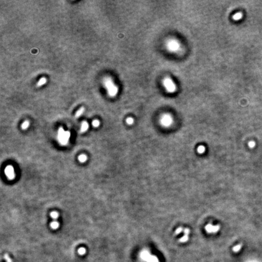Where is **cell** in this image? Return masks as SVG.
Returning <instances> with one entry per match:
<instances>
[{"mask_svg": "<svg viewBox=\"0 0 262 262\" xmlns=\"http://www.w3.org/2000/svg\"><path fill=\"white\" fill-rule=\"evenodd\" d=\"M213 226L211 224H208L206 226L205 229L206 231H207L208 233H212L213 232Z\"/></svg>", "mask_w": 262, "mask_h": 262, "instance_id": "obj_10", "label": "cell"}, {"mask_svg": "<svg viewBox=\"0 0 262 262\" xmlns=\"http://www.w3.org/2000/svg\"><path fill=\"white\" fill-rule=\"evenodd\" d=\"M241 248H242V245H237V246H235V247H234L233 249H232V250H233L235 252H238V251L240 250Z\"/></svg>", "mask_w": 262, "mask_h": 262, "instance_id": "obj_16", "label": "cell"}, {"mask_svg": "<svg viewBox=\"0 0 262 262\" xmlns=\"http://www.w3.org/2000/svg\"><path fill=\"white\" fill-rule=\"evenodd\" d=\"M220 229V226L218 225H216V226H213V232L212 233H215V232H218Z\"/></svg>", "mask_w": 262, "mask_h": 262, "instance_id": "obj_21", "label": "cell"}, {"mask_svg": "<svg viewBox=\"0 0 262 262\" xmlns=\"http://www.w3.org/2000/svg\"><path fill=\"white\" fill-rule=\"evenodd\" d=\"M89 128V124L87 123L86 121H83V123L81 124V127L80 132H86L87 130Z\"/></svg>", "mask_w": 262, "mask_h": 262, "instance_id": "obj_7", "label": "cell"}, {"mask_svg": "<svg viewBox=\"0 0 262 262\" xmlns=\"http://www.w3.org/2000/svg\"><path fill=\"white\" fill-rule=\"evenodd\" d=\"M104 84L107 89L108 94L110 97H114L118 93V87L114 84L113 81L110 78H106L104 80Z\"/></svg>", "mask_w": 262, "mask_h": 262, "instance_id": "obj_1", "label": "cell"}, {"mask_svg": "<svg viewBox=\"0 0 262 262\" xmlns=\"http://www.w3.org/2000/svg\"><path fill=\"white\" fill-rule=\"evenodd\" d=\"M46 81H47L46 78L45 77H42V78H41L39 81H38V82L37 83V84H36V85H37V86L38 87L41 86L45 84L46 83Z\"/></svg>", "mask_w": 262, "mask_h": 262, "instance_id": "obj_8", "label": "cell"}, {"mask_svg": "<svg viewBox=\"0 0 262 262\" xmlns=\"http://www.w3.org/2000/svg\"><path fill=\"white\" fill-rule=\"evenodd\" d=\"M163 84L166 91L169 93H174L177 90V86L172 79L169 77H166L163 80Z\"/></svg>", "mask_w": 262, "mask_h": 262, "instance_id": "obj_3", "label": "cell"}, {"mask_svg": "<svg viewBox=\"0 0 262 262\" xmlns=\"http://www.w3.org/2000/svg\"><path fill=\"white\" fill-rule=\"evenodd\" d=\"M4 172H5L6 175L7 177V178L9 180H12L15 178V172H14V169L12 166H8L6 168L5 170H4Z\"/></svg>", "mask_w": 262, "mask_h": 262, "instance_id": "obj_6", "label": "cell"}, {"mask_svg": "<svg viewBox=\"0 0 262 262\" xmlns=\"http://www.w3.org/2000/svg\"><path fill=\"white\" fill-rule=\"evenodd\" d=\"M188 239H189L188 235H184L183 237H182L179 240V241L180 242H186V241L188 240Z\"/></svg>", "mask_w": 262, "mask_h": 262, "instance_id": "obj_17", "label": "cell"}, {"mask_svg": "<svg viewBox=\"0 0 262 262\" xmlns=\"http://www.w3.org/2000/svg\"><path fill=\"white\" fill-rule=\"evenodd\" d=\"M59 223H58L57 222H52L51 224H50V226H51V228L52 229H56L58 228V227H59Z\"/></svg>", "mask_w": 262, "mask_h": 262, "instance_id": "obj_12", "label": "cell"}, {"mask_svg": "<svg viewBox=\"0 0 262 262\" xmlns=\"http://www.w3.org/2000/svg\"><path fill=\"white\" fill-rule=\"evenodd\" d=\"M197 152L199 154H203L205 152V148L203 146H199L197 148Z\"/></svg>", "mask_w": 262, "mask_h": 262, "instance_id": "obj_13", "label": "cell"}, {"mask_svg": "<svg viewBox=\"0 0 262 262\" xmlns=\"http://www.w3.org/2000/svg\"><path fill=\"white\" fill-rule=\"evenodd\" d=\"M50 215H51V217H52L53 218H54V219H56V218H57V217H58V214L57 213V212H52L51 213V214H50Z\"/></svg>", "mask_w": 262, "mask_h": 262, "instance_id": "obj_20", "label": "cell"}, {"mask_svg": "<svg viewBox=\"0 0 262 262\" xmlns=\"http://www.w3.org/2000/svg\"><path fill=\"white\" fill-rule=\"evenodd\" d=\"M92 125L94 126V127H95V128H97V127L99 126L100 121L98 120H94L92 122Z\"/></svg>", "mask_w": 262, "mask_h": 262, "instance_id": "obj_19", "label": "cell"}, {"mask_svg": "<svg viewBox=\"0 0 262 262\" xmlns=\"http://www.w3.org/2000/svg\"><path fill=\"white\" fill-rule=\"evenodd\" d=\"M84 111V108L83 107H81L80 109L79 110H78V111L77 112V113H76V114H75L76 118H78V117H80V116L81 115L83 114Z\"/></svg>", "mask_w": 262, "mask_h": 262, "instance_id": "obj_11", "label": "cell"}, {"mask_svg": "<svg viewBox=\"0 0 262 262\" xmlns=\"http://www.w3.org/2000/svg\"><path fill=\"white\" fill-rule=\"evenodd\" d=\"M166 46L167 49L171 52H176L181 49L180 43L177 40H169L167 41Z\"/></svg>", "mask_w": 262, "mask_h": 262, "instance_id": "obj_4", "label": "cell"}, {"mask_svg": "<svg viewBox=\"0 0 262 262\" xmlns=\"http://www.w3.org/2000/svg\"><path fill=\"white\" fill-rule=\"evenodd\" d=\"M134 119L132 118H131V117H129V118H127L126 120V123H128V124H129V125H131V124H132L134 123Z\"/></svg>", "mask_w": 262, "mask_h": 262, "instance_id": "obj_18", "label": "cell"}, {"mask_svg": "<svg viewBox=\"0 0 262 262\" xmlns=\"http://www.w3.org/2000/svg\"><path fill=\"white\" fill-rule=\"evenodd\" d=\"M182 231H183V228H181V227L178 228L177 229V230H176V231H175L176 234H179L180 233V232H181Z\"/></svg>", "mask_w": 262, "mask_h": 262, "instance_id": "obj_25", "label": "cell"}, {"mask_svg": "<svg viewBox=\"0 0 262 262\" xmlns=\"http://www.w3.org/2000/svg\"><path fill=\"white\" fill-rule=\"evenodd\" d=\"M243 17V14L241 12H238V13H237L235 14L233 16V19L235 21H238L240 20V19H242V18Z\"/></svg>", "mask_w": 262, "mask_h": 262, "instance_id": "obj_9", "label": "cell"}, {"mask_svg": "<svg viewBox=\"0 0 262 262\" xmlns=\"http://www.w3.org/2000/svg\"><path fill=\"white\" fill-rule=\"evenodd\" d=\"M160 123L163 126L169 127L173 123V118L171 115L164 114L161 118Z\"/></svg>", "mask_w": 262, "mask_h": 262, "instance_id": "obj_5", "label": "cell"}, {"mask_svg": "<svg viewBox=\"0 0 262 262\" xmlns=\"http://www.w3.org/2000/svg\"><path fill=\"white\" fill-rule=\"evenodd\" d=\"M78 159H79V161L80 162H81V163H84V162H85L86 161L87 157L85 155H80L79 157H78Z\"/></svg>", "mask_w": 262, "mask_h": 262, "instance_id": "obj_14", "label": "cell"}, {"mask_svg": "<svg viewBox=\"0 0 262 262\" xmlns=\"http://www.w3.org/2000/svg\"><path fill=\"white\" fill-rule=\"evenodd\" d=\"M249 147L251 148H254L255 147V143L254 141H250L249 143Z\"/></svg>", "mask_w": 262, "mask_h": 262, "instance_id": "obj_22", "label": "cell"}, {"mask_svg": "<svg viewBox=\"0 0 262 262\" xmlns=\"http://www.w3.org/2000/svg\"><path fill=\"white\" fill-rule=\"evenodd\" d=\"M86 252V250L85 249L83 248H81L79 249V250H78V252H79L80 254H84V253H85Z\"/></svg>", "mask_w": 262, "mask_h": 262, "instance_id": "obj_23", "label": "cell"}, {"mask_svg": "<svg viewBox=\"0 0 262 262\" xmlns=\"http://www.w3.org/2000/svg\"><path fill=\"white\" fill-rule=\"evenodd\" d=\"M70 133L69 131H64L63 128H60L58 132V140L61 145H66L68 143Z\"/></svg>", "mask_w": 262, "mask_h": 262, "instance_id": "obj_2", "label": "cell"}, {"mask_svg": "<svg viewBox=\"0 0 262 262\" xmlns=\"http://www.w3.org/2000/svg\"><path fill=\"white\" fill-rule=\"evenodd\" d=\"M29 122L28 121H25L22 124L21 128L23 129H26L27 128L29 127Z\"/></svg>", "mask_w": 262, "mask_h": 262, "instance_id": "obj_15", "label": "cell"}, {"mask_svg": "<svg viewBox=\"0 0 262 262\" xmlns=\"http://www.w3.org/2000/svg\"><path fill=\"white\" fill-rule=\"evenodd\" d=\"M183 232H184V235H188L189 234V233H190V230L189 229H188V228H186V229H184V231H183Z\"/></svg>", "mask_w": 262, "mask_h": 262, "instance_id": "obj_24", "label": "cell"}]
</instances>
